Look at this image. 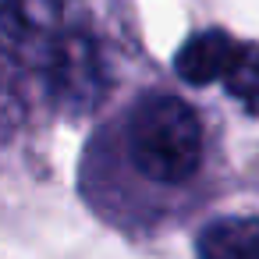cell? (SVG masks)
Here are the masks:
<instances>
[{
    "instance_id": "cell-2",
    "label": "cell",
    "mask_w": 259,
    "mask_h": 259,
    "mask_svg": "<svg viewBox=\"0 0 259 259\" xmlns=\"http://www.w3.org/2000/svg\"><path fill=\"white\" fill-rule=\"evenodd\" d=\"M110 153L117 170L142 195L170 199L188 188L206 170V124L202 114L170 93H142L117 117L110 132Z\"/></svg>"
},
{
    "instance_id": "cell-3",
    "label": "cell",
    "mask_w": 259,
    "mask_h": 259,
    "mask_svg": "<svg viewBox=\"0 0 259 259\" xmlns=\"http://www.w3.org/2000/svg\"><path fill=\"white\" fill-rule=\"evenodd\" d=\"M174 68L188 85L220 82L245 114L259 117V43H241L224 29H206L185 39Z\"/></svg>"
},
{
    "instance_id": "cell-5",
    "label": "cell",
    "mask_w": 259,
    "mask_h": 259,
    "mask_svg": "<svg viewBox=\"0 0 259 259\" xmlns=\"http://www.w3.org/2000/svg\"><path fill=\"white\" fill-rule=\"evenodd\" d=\"M25 121V68L0 39V146L18 135Z\"/></svg>"
},
{
    "instance_id": "cell-1",
    "label": "cell",
    "mask_w": 259,
    "mask_h": 259,
    "mask_svg": "<svg viewBox=\"0 0 259 259\" xmlns=\"http://www.w3.org/2000/svg\"><path fill=\"white\" fill-rule=\"evenodd\" d=\"M0 36L64 117L93 114L114 75L82 0H0Z\"/></svg>"
},
{
    "instance_id": "cell-4",
    "label": "cell",
    "mask_w": 259,
    "mask_h": 259,
    "mask_svg": "<svg viewBox=\"0 0 259 259\" xmlns=\"http://www.w3.org/2000/svg\"><path fill=\"white\" fill-rule=\"evenodd\" d=\"M195 259H259V217H217L195 234Z\"/></svg>"
}]
</instances>
